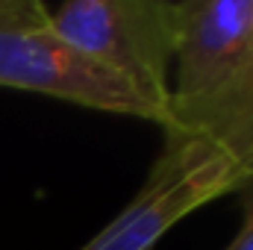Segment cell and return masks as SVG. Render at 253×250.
<instances>
[{"label": "cell", "mask_w": 253, "mask_h": 250, "mask_svg": "<svg viewBox=\"0 0 253 250\" xmlns=\"http://www.w3.org/2000/svg\"><path fill=\"white\" fill-rule=\"evenodd\" d=\"M253 74V0H183L165 132L206 138Z\"/></svg>", "instance_id": "1"}, {"label": "cell", "mask_w": 253, "mask_h": 250, "mask_svg": "<svg viewBox=\"0 0 253 250\" xmlns=\"http://www.w3.org/2000/svg\"><path fill=\"white\" fill-rule=\"evenodd\" d=\"M248 183L242 168L209 141L165 132V147L138 194L80 250H150L186 215Z\"/></svg>", "instance_id": "4"}, {"label": "cell", "mask_w": 253, "mask_h": 250, "mask_svg": "<svg viewBox=\"0 0 253 250\" xmlns=\"http://www.w3.org/2000/svg\"><path fill=\"white\" fill-rule=\"evenodd\" d=\"M203 141H209L227 159H233L242 168V174L253 183V74L242 91V97H239V103Z\"/></svg>", "instance_id": "5"}, {"label": "cell", "mask_w": 253, "mask_h": 250, "mask_svg": "<svg viewBox=\"0 0 253 250\" xmlns=\"http://www.w3.org/2000/svg\"><path fill=\"white\" fill-rule=\"evenodd\" d=\"M242 194H245V218H242L239 233L224 250H253V183L242 188Z\"/></svg>", "instance_id": "6"}, {"label": "cell", "mask_w": 253, "mask_h": 250, "mask_svg": "<svg viewBox=\"0 0 253 250\" xmlns=\"http://www.w3.org/2000/svg\"><path fill=\"white\" fill-rule=\"evenodd\" d=\"M47 12L77 50L159 109L165 126L183 0H68Z\"/></svg>", "instance_id": "2"}, {"label": "cell", "mask_w": 253, "mask_h": 250, "mask_svg": "<svg viewBox=\"0 0 253 250\" xmlns=\"http://www.w3.org/2000/svg\"><path fill=\"white\" fill-rule=\"evenodd\" d=\"M0 85L162 124L159 109L65 39L42 0H0Z\"/></svg>", "instance_id": "3"}]
</instances>
